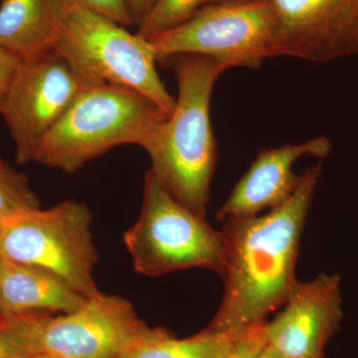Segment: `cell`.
I'll return each mask as SVG.
<instances>
[{
	"instance_id": "cell-11",
	"label": "cell",
	"mask_w": 358,
	"mask_h": 358,
	"mask_svg": "<svg viewBox=\"0 0 358 358\" xmlns=\"http://www.w3.org/2000/svg\"><path fill=\"white\" fill-rule=\"evenodd\" d=\"M341 280L322 273L299 281L284 310L266 322L268 345L286 358L324 357V348L343 320Z\"/></svg>"
},
{
	"instance_id": "cell-1",
	"label": "cell",
	"mask_w": 358,
	"mask_h": 358,
	"mask_svg": "<svg viewBox=\"0 0 358 358\" xmlns=\"http://www.w3.org/2000/svg\"><path fill=\"white\" fill-rule=\"evenodd\" d=\"M322 171V162L308 169L291 199L265 215L225 221L223 298L207 329H243L285 305L299 282L301 237Z\"/></svg>"
},
{
	"instance_id": "cell-8",
	"label": "cell",
	"mask_w": 358,
	"mask_h": 358,
	"mask_svg": "<svg viewBox=\"0 0 358 358\" xmlns=\"http://www.w3.org/2000/svg\"><path fill=\"white\" fill-rule=\"evenodd\" d=\"M85 88L83 80L53 50L21 61L0 110L18 164L32 162L40 141Z\"/></svg>"
},
{
	"instance_id": "cell-19",
	"label": "cell",
	"mask_w": 358,
	"mask_h": 358,
	"mask_svg": "<svg viewBox=\"0 0 358 358\" xmlns=\"http://www.w3.org/2000/svg\"><path fill=\"white\" fill-rule=\"evenodd\" d=\"M267 320L244 327L231 352L223 358H252L268 345L265 327Z\"/></svg>"
},
{
	"instance_id": "cell-4",
	"label": "cell",
	"mask_w": 358,
	"mask_h": 358,
	"mask_svg": "<svg viewBox=\"0 0 358 358\" xmlns=\"http://www.w3.org/2000/svg\"><path fill=\"white\" fill-rule=\"evenodd\" d=\"M53 51L87 87L112 85L143 94L171 115L176 100L157 73L150 40L102 14L68 6Z\"/></svg>"
},
{
	"instance_id": "cell-17",
	"label": "cell",
	"mask_w": 358,
	"mask_h": 358,
	"mask_svg": "<svg viewBox=\"0 0 358 358\" xmlns=\"http://www.w3.org/2000/svg\"><path fill=\"white\" fill-rule=\"evenodd\" d=\"M37 208H40L38 197L24 174L14 171L0 157V220Z\"/></svg>"
},
{
	"instance_id": "cell-25",
	"label": "cell",
	"mask_w": 358,
	"mask_h": 358,
	"mask_svg": "<svg viewBox=\"0 0 358 358\" xmlns=\"http://www.w3.org/2000/svg\"><path fill=\"white\" fill-rule=\"evenodd\" d=\"M2 267H3V258L0 256V279H1ZM0 319H2L1 313H0Z\"/></svg>"
},
{
	"instance_id": "cell-9",
	"label": "cell",
	"mask_w": 358,
	"mask_h": 358,
	"mask_svg": "<svg viewBox=\"0 0 358 358\" xmlns=\"http://www.w3.org/2000/svg\"><path fill=\"white\" fill-rule=\"evenodd\" d=\"M154 331L127 299L100 292L74 312L41 315L39 352L58 358H121Z\"/></svg>"
},
{
	"instance_id": "cell-5",
	"label": "cell",
	"mask_w": 358,
	"mask_h": 358,
	"mask_svg": "<svg viewBox=\"0 0 358 358\" xmlns=\"http://www.w3.org/2000/svg\"><path fill=\"white\" fill-rule=\"evenodd\" d=\"M124 241L136 272L148 277L192 268H208L221 277L227 264L222 232L174 199L150 169L140 217Z\"/></svg>"
},
{
	"instance_id": "cell-21",
	"label": "cell",
	"mask_w": 358,
	"mask_h": 358,
	"mask_svg": "<svg viewBox=\"0 0 358 358\" xmlns=\"http://www.w3.org/2000/svg\"><path fill=\"white\" fill-rule=\"evenodd\" d=\"M20 64V58L0 46V110L6 102L7 94L10 90Z\"/></svg>"
},
{
	"instance_id": "cell-27",
	"label": "cell",
	"mask_w": 358,
	"mask_h": 358,
	"mask_svg": "<svg viewBox=\"0 0 358 358\" xmlns=\"http://www.w3.org/2000/svg\"><path fill=\"white\" fill-rule=\"evenodd\" d=\"M305 358H324V357H305Z\"/></svg>"
},
{
	"instance_id": "cell-28",
	"label": "cell",
	"mask_w": 358,
	"mask_h": 358,
	"mask_svg": "<svg viewBox=\"0 0 358 358\" xmlns=\"http://www.w3.org/2000/svg\"><path fill=\"white\" fill-rule=\"evenodd\" d=\"M3 1V0H0V2Z\"/></svg>"
},
{
	"instance_id": "cell-14",
	"label": "cell",
	"mask_w": 358,
	"mask_h": 358,
	"mask_svg": "<svg viewBox=\"0 0 358 358\" xmlns=\"http://www.w3.org/2000/svg\"><path fill=\"white\" fill-rule=\"evenodd\" d=\"M68 6L65 0H3L0 46L21 61L53 50Z\"/></svg>"
},
{
	"instance_id": "cell-13",
	"label": "cell",
	"mask_w": 358,
	"mask_h": 358,
	"mask_svg": "<svg viewBox=\"0 0 358 358\" xmlns=\"http://www.w3.org/2000/svg\"><path fill=\"white\" fill-rule=\"evenodd\" d=\"M87 299L48 271L3 259L0 279L2 319L38 310L69 313L81 308Z\"/></svg>"
},
{
	"instance_id": "cell-6",
	"label": "cell",
	"mask_w": 358,
	"mask_h": 358,
	"mask_svg": "<svg viewBox=\"0 0 358 358\" xmlns=\"http://www.w3.org/2000/svg\"><path fill=\"white\" fill-rule=\"evenodd\" d=\"M92 221L89 207L75 200L23 212L2 223L0 256L48 271L92 298L100 293L94 277L98 253Z\"/></svg>"
},
{
	"instance_id": "cell-15",
	"label": "cell",
	"mask_w": 358,
	"mask_h": 358,
	"mask_svg": "<svg viewBox=\"0 0 358 358\" xmlns=\"http://www.w3.org/2000/svg\"><path fill=\"white\" fill-rule=\"evenodd\" d=\"M243 329L224 333L205 329L190 338L179 339L167 329L155 327L152 336L121 358H223L231 352Z\"/></svg>"
},
{
	"instance_id": "cell-2",
	"label": "cell",
	"mask_w": 358,
	"mask_h": 358,
	"mask_svg": "<svg viewBox=\"0 0 358 358\" xmlns=\"http://www.w3.org/2000/svg\"><path fill=\"white\" fill-rule=\"evenodd\" d=\"M171 63L178 83L173 113L145 150L150 171L167 192L197 215L206 217L217 145L210 121L214 86L226 68L215 59L179 55Z\"/></svg>"
},
{
	"instance_id": "cell-23",
	"label": "cell",
	"mask_w": 358,
	"mask_h": 358,
	"mask_svg": "<svg viewBox=\"0 0 358 358\" xmlns=\"http://www.w3.org/2000/svg\"><path fill=\"white\" fill-rule=\"evenodd\" d=\"M252 358H286L282 357L281 353L277 352L273 346L268 345L258 355Z\"/></svg>"
},
{
	"instance_id": "cell-22",
	"label": "cell",
	"mask_w": 358,
	"mask_h": 358,
	"mask_svg": "<svg viewBox=\"0 0 358 358\" xmlns=\"http://www.w3.org/2000/svg\"><path fill=\"white\" fill-rule=\"evenodd\" d=\"M134 24L140 25L147 17L157 0H124Z\"/></svg>"
},
{
	"instance_id": "cell-3",
	"label": "cell",
	"mask_w": 358,
	"mask_h": 358,
	"mask_svg": "<svg viewBox=\"0 0 358 358\" xmlns=\"http://www.w3.org/2000/svg\"><path fill=\"white\" fill-rule=\"evenodd\" d=\"M169 114L134 90L87 87L40 141L33 160L74 173L122 145H147Z\"/></svg>"
},
{
	"instance_id": "cell-24",
	"label": "cell",
	"mask_w": 358,
	"mask_h": 358,
	"mask_svg": "<svg viewBox=\"0 0 358 358\" xmlns=\"http://www.w3.org/2000/svg\"><path fill=\"white\" fill-rule=\"evenodd\" d=\"M28 358H58L54 357V355H49V353L39 352L36 353V355H33L31 357Z\"/></svg>"
},
{
	"instance_id": "cell-10",
	"label": "cell",
	"mask_w": 358,
	"mask_h": 358,
	"mask_svg": "<svg viewBox=\"0 0 358 358\" xmlns=\"http://www.w3.org/2000/svg\"><path fill=\"white\" fill-rule=\"evenodd\" d=\"M246 0H204V6ZM275 20V57L327 63L358 54V0H264Z\"/></svg>"
},
{
	"instance_id": "cell-20",
	"label": "cell",
	"mask_w": 358,
	"mask_h": 358,
	"mask_svg": "<svg viewBox=\"0 0 358 358\" xmlns=\"http://www.w3.org/2000/svg\"><path fill=\"white\" fill-rule=\"evenodd\" d=\"M71 6L89 9L102 14L122 26L134 25L124 0H65Z\"/></svg>"
},
{
	"instance_id": "cell-16",
	"label": "cell",
	"mask_w": 358,
	"mask_h": 358,
	"mask_svg": "<svg viewBox=\"0 0 358 358\" xmlns=\"http://www.w3.org/2000/svg\"><path fill=\"white\" fill-rule=\"evenodd\" d=\"M36 313L0 319V358H28L39 353Z\"/></svg>"
},
{
	"instance_id": "cell-7",
	"label": "cell",
	"mask_w": 358,
	"mask_h": 358,
	"mask_svg": "<svg viewBox=\"0 0 358 358\" xmlns=\"http://www.w3.org/2000/svg\"><path fill=\"white\" fill-rule=\"evenodd\" d=\"M275 20L264 0L200 7L189 20L150 39L157 61L206 56L226 68L258 69L275 57Z\"/></svg>"
},
{
	"instance_id": "cell-18",
	"label": "cell",
	"mask_w": 358,
	"mask_h": 358,
	"mask_svg": "<svg viewBox=\"0 0 358 358\" xmlns=\"http://www.w3.org/2000/svg\"><path fill=\"white\" fill-rule=\"evenodd\" d=\"M204 0H157L155 6L138 26V34L150 40L185 22L196 13Z\"/></svg>"
},
{
	"instance_id": "cell-12",
	"label": "cell",
	"mask_w": 358,
	"mask_h": 358,
	"mask_svg": "<svg viewBox=\"0 0 358 358\" xmlns=\"http://www.w3.org/2000/svg\"><path fill=\"white\" fill-rule=\"evenodd\" d=\"M331 143L324 136L280 148L262 150L228 199L219 208L217 219L250 218L286 203L300 185L294 164L303 157L324 159Z\"/></svg>"
},
{
	"instance_id": "cell-26",
	"label": "cell",
	"mask_w": 358,
	"mask_h": 358,
	"mask_svg": "<svg viewBox=\"0 0 358 358\" xmlns=\"http://www.w3.org/2000/svg\"><path fill=\"white\" fill-rule=\"evenodd\" d=\"M2 223H3V221L0 220V233H1Z\"/></svg>"
}]
</instances>
